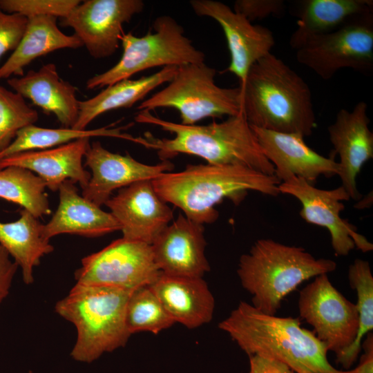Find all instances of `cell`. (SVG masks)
Masks as SVG:
<instances>
[{"label": "cell", "instance_id": "cell-1", "mask_svg": "<svg viewBox=\"0 0 373 373\" xmlns=\"http://www.w3.org/2000/svg\"><path fill=\"white\" fill-rule=\"evenodd\" d=\"M135 120L160 126L174 135L160 139L147 132L144 137H135L136 143L157 151L162 160L185 153L198 156L209 164L242 166L274 175V167L263 154L243 113L206 125H184L162 119L148 111H140Z\"/></svg>", "mask_w": 373, "mask_h": 373}, {"label": "cell", "instance_id": "cell-2", "mask_svg": "<svg viewBox=\"0 0 373 373\" xmlns=\"http://www.w3.org/2000/svg\"><path fill=\"white\" fill-rule=\"evenodd\" d=\"M218 327L248 356L280 361L296 373H357L333 367L325 344L297 318L267 315L242 301Z\"/></svg>", "mask_w": 373, "mask_h": 373}, {"label": "cell", "instance_id": "cell-3", "mask_svg": "<svg viewBox=\"0 0 373 373\" xmlns=\"http://www.w3.org/2000/svg\"><path fill=\"white\" fill-rule=\"evenodd\" d=\"M240 86L242 111L251 126L303 137L312 134L316 122L310 88L271 52L250 68Z\"/></svg>", "mask_w": 373, "mask_h": 373}, {"label": "cell", "instance_id": "cell-4", "mask_svg": "<svg viewBox=\"0 0 373 373\" xmlns=\"http://www.w3.org/2000/svg\"><path fill=\"white\" fill-rule=\"evenodd\" d=\"M157 193L180 209L185 216L204 224L215 222V206L228 198L238 204L248 191L276 197L280 180L251 169L236 165L188 164L179 172H167L152 180Z\"/></svg>", "mask_w": 373, "mask_h": 373}, {"label": "cell", "instance_id": "cell-5", "mask_svg": "<svg viewBox=\"0 0 373 373\" xmlns=\"http://www.w3.org/2000/svg\"><path fill=\"white\" fill-rule=\"evenodd\" d=\"M336 266L335 261L316 258L303 247L262 238L240 256L237 274L252 296L251 305L276 315L285 297L303 282L334 271Z\"/></svg>", "mask_w": 373, "mask_h": 373}, {"label": "cell", "instance_id": "cell-6", "mask_svg": "<svg viewBox=\"0 0 373 373\" xmlns=\"http://www.w3.org/2000/svg\"><path fill=\"white\" fill-rule=\"evenodd\" d=\"M133 291L104 286L75 285L55 305V312L76 328L71 357L91 363L104 353L124 347L131 335L126 309Z\"/></svg>", "mask_w": 373, "mask_h": 373}, {"label": "cell", "instance_id": "cell-7", "mask_svg": "<svg viewBox=\"0 0 373 373\" xmlns=\"http://www.w3.org/2000/svg\"><path fill=\"white\" fill-rule=\"evenodd\" d=\"M153 29V32L149 31L142 37L124 33L121 37L123 52L119 61L89 78L86 88L106 87L154 67L204 62V53L193 45L184 35L182 26L173 17L162 15L156 18Z\"/></svg>", "mask_w": 373, "mask_h": 373}, {"label": "cell", "instance_id": "cell-8", "mask_svg": "<svg viewBox=\"0 0 373 373\" xmlns=\"http://www.w3.org/2000/svg\"><path fill=\"white\" fill-rule=\"evenodd\" d=\"M216 75V69L204 62L178 66L168 85L143 100L137 109L175 108L184 125H194L207 117L243 113L241 87L221 88L215 83Z\"/></svg>", "mask_w": 373, "mask_h": 373}, {"label": "cell", "instance_id": "cell-9", "mask_svg": "<svg viewBox=\"0 0 373 373\" xmlns=\"http://www.w3.org/2000/svg\"><path fill=\"white\" fill-rule=\"evenodd\" d=\"M296 59L325 80L349 68L362 73L373 70V10L356 15L338 28L307 39Z\"/></svg>", "mask_w": 373, "mask_h": 373}, {"label": "cell", "instance_id": "cell-10", "mask_svg": "<svg viewBox=\"0 0 373 373\" xmlns=\"http://www.w3.org/2000/svg\"><path fill=\"white\" fill-rule=\"evenodd\" d=\"M160 273L151 245L122 238L83 258L75 279L79 285L134 291L151 285Z\"/></svg>", "mask_w": 373, "mask_h": 373}, {"label": "cell", "instance_id": "cell-11", "mask_svg": "<svg viewBox=\"0 0 373 373\" xmlns=\"http://www.w3.org/2000/svg\"><path fill=\"white\" fill-rule=\"evenodd\" d=\"M298 308L300 318L336 356L354 342L358 327L356 305L334 287L327 274L314 277L300 291Z\"/></svg>", "mask_w": 373, "mask_h": 373}, {"label": "cell", "instance_id": "cell-12", "mask_svg": "<svg viewBox=\"0 0 373 373\" xmlns=\"http://www.w3.org/2000/svg\"><path fill=\"white\" fill-rule=\"evenodd\" d=\"M278 189L280 193L290 195L300 201V216L305 222L328 230L336 256H347L355 248L363 252L373 249L372 243L340 216L345 209L343 201L350 199L342 186L330 190L321 189L301 178L293 176L280 182Z\"/></svg>", "mask_w": 373, "mask_h": 373}, {"label": "cell", "instance_id": "cell-13", "mask_svg": "<svg viewBox=\"0 0 373 373\" xmlns=\"http://www.w3.org/2000/svg\"><path fill=\"white\" fill-rule=\"evenodd\" d=\"M142 0H86L75 6L61 25L70 27L91 57L113 55L121 44L123 26L142 12Z\"/></svg>", "mask_w": 373, "mask_h": 373}, {"label": "cell", "instance_id": "cell-14", "mask_svg": "<svg viewBox=\"0 0 373 373\" xmlns=\"http://www.w3.org/2000/svg\"><path fill=\"white\" fill-rule=\"evenodd\" d=\"M189 4L198 16L210 17L220 26L230 54L229 65L223 73H233L238 78L240 86L243 85L250 68L271 52L275 44L272 32L252 24L222 2L191 0Z\"/></svg>", "mask_w": 373, "mask_h": 373}, {"label": "cell", "instance_id": "cell-15", "mask_svg": "<svg viewBox=\"0 0 373 373\" xmlns=\"http://www.w3.org/2000/svg\"><path fill=\"white\" fill-rule=\"evenodd\" d=\"M119 222L122 238L151 245L173 219V211L155 191L152 180L118 190L104 204Z\"/></svg>", "mask_w": 373, "mask_h": 373}, {"label": "cell", "instance_id": "cell-16", "mask_svg": "<svg viewBox=\"0 0 373 373\" xmlns=\"http://www.w3.org/2000/svg\"><path fill=\"white\" fill-rule=\"evenodd\" d=\"M84 158V166L91 170V174L82 189V196L99 207L106 203L115 190L137 182L152 180L174 167L169 160L156 164L142 163L128 153L121 155L106 149L98 141L90 144Z\"/></svg>", "mask_w": 373, "mask_h": 373}, {"label": "cell", "instance_id": "cell-17", "mask_svg": "<svg viewBox=\"0 0 373 373\" xmlns=\"http://www.w3.org/2000/svg\"><path fill=\"white\" fill-rule=\"evenodd\" d=\"M251 126L263 154L274 167V175L280 182L295 176L314 185L321 175H338L341 166L334 157L318 153L307 145L303 136Z\"/></svg>", "mask_w": 373, "mask_h": 373}, {"label": "cell", "instance_id": "cell-18", "mask_svg": "<svg viewBox=\"0 0 373 373\" xmlns=\"http://www.w3.org/2000/svg\"><path fill=\"white\" fill-rule=\"evenodd\" d=\"M367 110L365 102H358L350 111L342 108L327 128L330 142L340 157L341 186L355 200L361 198L356 177L363 166L373 158V133L369 128Z\"/></svg>", "mask_w": 373, "mask_h": 373}, {"label": "cell", "instance_id": "cell-19", "mask_svg": "<svg viewBox=\"0 0 373 373\" xmlns=\"http://www.w3.org/2000/svg\"><path fill=\"white\" fill-rule=\"evenodd\" d=\"M204 231L203 224L179 215L151 245L160 271L175 276L202 278L210 270Z\"/></svg>", "mask_w": 373, "mask_h": 373}, {"label": "cell", "instance_id": "cell-20", "mask_svg": "<svg viewBox=\"0 0 373 373\" xmlns=\"http://www.w3.org/2000/svg\"><path fill=\"white\" fill-rule=\"evenodd\" d=\"M90 145V137H82L49 149L17 153L1 160L0 170L8 166L28 169L52 191L66 180L78 182L84 189L90 179L82 164Z\"/></svg>", "mask_w": 373, "mask_h": 373}, {"label": "cell", "instance_id": "cell-21", "mask_svg": "<svg viewBox=\"0 0 373 373\" xmlns=\"http://www.w3.org/2000/svg\"><path fill=\"white\" fill-rule=\"evenodd\" d=\"M7 84L46 114H53L63 127L73 128L75 124L79 105L77 89L60 77L55 64H44L37 70L8 79Z\"/></svg>", "mask_w": 373, "mask_h": 373}, {"label": "cell", "instance_id": "cell-22", "mask_svg": "<svg viewBox=\"0 0 373 373\" xmlns=\"http://www.w3.org/2000/svg\"><path fill=\"white\" fill-rule=\"evenodd\" d=\"M58 191L57 209L43 227V236L46 240L62 233L93 238L121 230L119 222L110 212L79 194L74 182L66 180Z\"/></svg>", "mask_w": 373, "mask_h": 373}, {"label": "cell", "instance_id": "cell-23", "mask_svg": "<svg viewBox=\"0 0 373 373\" xmlns=\"http://www.w3.org/2000/svg\"><path fill=\"white\" fill-rule=\"evenodd\" d=\"M149 286L175 323L194 329L211 321L215 300L202 278L175 276L160 271Z\"/></svg>", "mask_w": 373, "mask_h": 373}, {"label": "cell", "instance_id": "cell-24", "mask_svg": "<svg viewBox=\"0 0 373 373\" xmlns=\"http://www.w3.org/2000/svg\"><path fill=\"white\" fill-rule=\"evenodd\" d=\"M292 15L297 28L289 44L298 50L309 38L338 28L352 17L373 10L372 0H299L294 1Z\"/></svg>", "mask_w": 373, "mask_h": 373}, {"label": "cell", "instance_id": "cell-25", "mask_svg": "<svg viewBox=\"0 0 373 373\" xmlns=\"http://www.w3.org/2000/svg\"><path fill=\"white\" fill-rule=\"evenodd\" d=\"M57 19L52 16L28 18L19 44L0 67V79L23 75V68L39 57L60 49L83 47L75 35H68L59 30Z\"/></svg>", "mask_w": 373, "mask_h": 373}, {"label": "cell", "instance_id": "cell-26", "mask_svg": "<svg viewBox=\"0 0 373 373\" xmlns=\"http://www.w3.org/2000/svg\"><path fill=\"white\" fill-rule=\"evenodd\" d=\"M177 70V66H166L149 76L137 79H123L106 86L90 99L79 101V115L73 128L85 130L102 114L112 110L132 107L159 86L169 83Z\"/></svg>", "mask_w": 373, "mask_h": 373}, {"label": "cell", "instance_id": "cell-27", "mask_svg": "<svg viewBox=\"0 0 373 373\" xmlns=\"http://www.w3.org/2000/svg\"><path fill=\"white\" fill-rule=\"evenodd\" d=\"M19 214L15 222H0V245L20 267L23 282L30 285L34 281V268L54 247L44 237V224L37 218L23 208L19 210Z\"/></svg>", "mask_w": 373, "mask_h": 373}, {"label": "cell", "instance_id": "cell-28", "mask_svg": "<svg viewBox=\"0 0 373 373\" xmlns=\"http://www.w3.org/2000/svg\"><path fill=\"white\" fill-rule=\"evenodd\" d=\"M111 125L92 130L73 128H49L28 125L20 129L12 143L0 153V160L8 156L30 151L52 149L82 137L106 136L134 142L132 135L122 133L124 127L111 128Z\"/></svg>", "mask_w": 373, "mask_h": 373}, {"label": "cell", "instance_id": "cell-29", "mask_svg": "<svg viewBox=\"0 0 373 373\" xmlns=\"http://www.w3.org/2000/svg\"><path fill=\"white\" fill-rule=\"evenodd\" d=\"M347 277L351 287L356 291L358 327L352 344L336 356V362L345 370L356 361L363 337L373 329V276L369 262L355 259L349 266Z\"/></svg>", "mask_w": 373, "mask_h": 373}, {"label": "cell", "instance_id": "cell-30", "mask_svg": "<svg viewBox=\"0 0 373 373\" xmlns=\"http://www.w3.org/2000/svg\"><path fill=\"white\" fill-rule=\"evenodd\" d=\"M46 184L33 172L21 167L0 170V198L17 204L39 218L51 213Z\"/></svg>", "mask_w": 373, "mask_h": 373}, {"label": "cell", "instance_id": "cell-31", "mask_svg": "<svg viewBox=\"0 0 373 373\" xmlns=\"http://www.w3.org/2000/svg\"><path fill=\"white\" fill-rule=\"evenodd\" d=\"M126 323L131 334L149 332L157 334L175 321L149 285L134 290L128 300Z\"/></svg>", "mask_w": 373, "mask_h": 373}, {"label": "cell", "instance_id": "cell-32", "mask_svg": "<svg viewBox=\"0 0 373 373\" xmlns=\"http://www.w3.org/2000/svg\"><path fill=\"white\" fill-rule=\"evenodd\" d=\"M37 111L20 94L0 85V153L14 140L17 132L38 120Z\"/></svg>", "mask_w": 373, "mask_h": 373}, {"label": "cell", "instance_id": "cell-33", "mask_svg": "<svg viewBox=\"0 0 373 373\" xmlns=\"http://www.w3.org/2000/svg\"><path fill=\"white\" fill-rule=\"evenodd\" d=\"M80 2L79 0H0V7L4 12L17 13L27 18L52 16L63 19Z\"/></svg>", "mask_w": 373, "mask_h": 373}, {"label": "cell", "instance_id": "cell-34", "mask_svg": "<svg viewBox=\"0 0 373 373\" xmlns=\"http://www.w3.org/2000/svg\"><path fill=\"white\" fill-rule=\"evenodd\" d=\"M28 18L17 13L4 12L0 7V59L15 50L26 31Z\"/></svg>", "mask_w": 373, "mask_h": 373}, {"label": "cell", "instance_id": "cell-35", "mask_svg": "<svg viewBox=\"0 0 373 373\" xmlns=\"http://www.w3.org/2000/svg\"><path fill=\"white\" fill-rule=\"evenodd\" d=\"M285 3L281 0H237L233 10L250 22L283 13Z\"/></svg>", "mask_w": 373, "mask_h": 373}, {"label": "cell", "instance_id": "cell-36", "mask_svg": "<svg viewBox=\"0 0 373 373\" xmlns=\"http://www.w3.org/2000/svg\"><path fill=\"white\" fill-rule=\"evenodd\" d=\"M8 252L0 245V305L9 294L18 268Z\"/></svg>", "mask_w": 373, "mask_h": 373}, {"label": "cell", "instance_id": "cell-37", "mask_svg": "<svg viewBox=\"0 0 373 373\" xmlns=\"http://www.w3.org/2000/svg\"><path fill=\"white\" fill-rule=\"evenodd\" d=\"M249 373H296L286 364L258 355L249 356Z\"/></svg>", "mask_w": 373, "mask_h": 373}, {"label": "cell", "instance_id": "cell-38", "mask_svg": "<svg viewBox=\"0 0 373 373\" xmlns=\"http://www.w3.org/2000/svg\"><path fill=\"white\" fill-rule=\"evenodd\" d=\"M364 350L360 358L358 365L354 368L357 373H373V335L372 332L366 335V338L361 344Z\"/></svg>", "mask_w": 373, "mask_h": 373}]
</instances>
